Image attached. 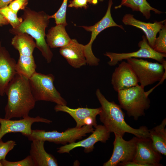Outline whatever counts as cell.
<instances>
[{
    "label": "cell",
    "instance_id": "cell-23",
    "mask_svg": "<svg viewBox=\"0 0 166 166\" xmlns=\"http://www.w3.org/2000/svg\"><path fill=\"white\" fill-rule=\"evenodd\" d=\"M122 6L131 8L133 11H140L147 19L150 17L151 10L156 14L163 13L152 7L146 0H122L121 4L115 8H119Z\"/></svg>",
    "mask_w": 166,
    "mask_h": 166
},
{
    "label": "cell",
    "instance_id": "cell-7",
    "mask_svg": "<svg viewBox=\"0 0 166 166\" xmlns=\"http://www.w3.org/2000/svg\"><path fill=\"white\" fill-rule=\"evenodd\" d=\"M126 60L135 72L139 83L142 87L144 88L164 79L166 62L159 64L135 58H129Z\"/></svg>",
    "mask_w": 166,
    "mask_h": 166
},
{
    "label": "cell",
    "instance_id": "cell-19",
    "mask_svg": "<svg viewBox=\"0 0 166 166\" xmlns=\"http://www.w3.org/2000/svg\"><path fill=\"white\" fill-rule=\"evenodd\" d=\"M11 44L19 52V61L27 62L34 59L33 53L36 45L31 36L25 33L15 35L12 39Z\"/></svg>",
    "mask_w": 166,
    "mask_h": 166
},
{
    "label": "cell",
    "instance_id": "cell-3",
    "mask_svg": "<svg viewBox=\"0 0 166 166\" xmlns=\"http://www.w3.org/2000/svg\"><path fill=\"white\" fill-rule=\"evenodd\" d=\"M95 94L101 106L99 114L100 121L110 133L117 134L122 137L125 133L138 138L149 137V130L146 127L141 126L136 129L128 125L124 120V114L120 106L114 101H108L99 89H97Z\"/></svg>",
    "mask_w": 166,
    "mask_h": 166
},
{
    "label": "cell",
    "instance_id": "cell-15",
    "mask_svg": "<svg viewBox=\"0 0 166 166\" xmlns=\"http://www.w3.org/2000/svg\"><path fill=\"white\" fill-rule=\"evenodd\" d=\"M111 82L114 90L117 92L137 85L139 83L132 67L124 61L116 68L112 75Z\"/></svg>",
    "mask_w": 166,
    "mask_h": 166
},
{
    "label": "cell",
    "instance_id": "cell-24",
    "mask_svg": "<svg viewBox=\"0 0 166 166\" xmlns=\"http://www.w3.org/2000/svg\"><path fill=\"white\" fill-rule=\"evenodd\" d=\"M0 14L7 19L12 28L17 27L23 21L22 18L18 17L17 14L14 12L8 6L0 9Z\"/></svg>",
    "mask_w": 166,
    "mask_h": 166
},
{
    "label": "cell",
    "instance_id": "cell-10",
    "mask_svg": "<svg viewBox=\"0 0 166 166\" xmlns=\"http://www.w3.org/2000/svg\"><path fill=\"white\" fill-rule=\"evenodd\" d=\"M113 149L110 159L104 166H117L120 163L132 161L136 150L137 137H133L128 141L124 140L119 135L114 133Z\"/></svg>",
    "mask_w": 166,
    "mask_h": 166
},
{
    "label": "cell",
    "instance_id": "cell-25",
    "mask_svg": "<svg viewBox=\"0 0 166 166\" xmlns=\"http://www.w3.org/2000/svg\"><path fill=\"white\" fill-rule=\"evenodd\" d=\"M159 36L156 38L153 49L160 53H166V24L165 22L163 27L159 31Z\"/></svg>",
    "mask_w": 166,
    "mask_h": 166
},
{
    "label": "cell",
    "instance_id": "cell-2",
    "mask_svg": "<svg viewBox=\"0 0 166 166\" xmlns=\"http://www.w3.org/2000/svg\"><path fill=\"white\" fill-rule=\"evenodd\" d=\"M49 15L43 11L36 12L26 7L21 17L22 23L17 27L9 30L14 35L26 33L35 40L36 48L41 52L47 62L50 63L53 57V53L46 42L45 30L49 25Z\"/></svg>",
    "mask_w": 166,
    "mask_h": 166
},
{
    "label": "cell",
    "instance_id": "cell-14",
    "mask_svg": "<svg viewBox=\"0 0 166 166\" xmlns=\"http://www.w3.org/2000/svg\"><path fill=\"white\" fill-rule=\"evenodd\" d=\"M56 112H63L69 114L76 123V127L80 128L85 125H91L95 127L97 124L96 117L101 111V107L97 108H78L73 109L66 105L57 104L54 108Z\"/></svg>",
    "mask_w": 166,
    "mask_h": 166
},
{
    "label": "cell",
    "instance_id": "cell-33",
    "mask_svg": "<svg viewBox=\"0 0 166 166\" xmlns=\"http://www.w3.org/2000/svg\"><path fill=\"white\" fill-rule=\"evenodd\" d=\"M0 166H2V165L1 163L0 160Z\"/></svg>",
    "mask_w": 166,
    "mask_h": 166
},
{
    "label": "cell",
    "instance_id": "cell-9",
    "mask_svg": "<svg viewBox=\"0 0 166 166\" xmlns=\"http://www.w3.org/2000/svg\"><path fill=\"white\" fill-rule=\"evenodd\" d=\"M142 40L138 43L139 49L135 52L129 53H117L106 52L104 54L108 57L110 60L108 64L111 66H114L123 60L131 58H148L155 60L161 64L166 62L164 58L166 53H160L155 51L149 45L146 37L143 35Z\"/></svg>",
    "mask_w": 166,
    "mask_h": 166
},
{
    "label": "cell",
    "instance_id": "cell-5",
    "mask_svg": "<svg viewBox=\"0 0 166 166\" xmlns=\"http://www.w3.org/2000/svg\"><path fill=\"white\" fill-rule=\"evenodd\" d=\"M52 74H45L36 71L29 78L30 89L36 101H45L67 105L66 101L55 87Z\"/></svg>",
    "mask_w": 166,
    "mask_h": 166
},
{
    "label": "cell",
    "instance_id": "cell-29",
    "mask_svg": "<svg viewBox=\"0 0 166 166\" xmlns=\"http://www.w3.org/2000/svg\"><path fill=\"white\" fill-rule=\"evenodd\" d=\"M87 0H73L70 2L68 7L76 8L84 7L86 9L87 7Z\"/></svg>",
    "mask_w": 166,
    "mask_h": 166
},
{
    "label": "cell",
    "instance_id": "cell-31",
    "mask_svg": "<svg viewBox=\"0 0 166 166\" xmlns=\"http://www.w3.org/2000/svg\"><path fill=\"white\" fill-rule=\"evenodd\" d=\"M9 24L7 19L2 14H0V27Z\"/></svg>",
    "mask_w": 166,
    "mask_h": 166
},
{
    "label": "cell",
    "instance_id": "cell-6",
    "mask_svg": "<svg viewBox=\"0 0 166 166\" xmlns=\"http://www.w3.org/2000/svg\"><path fill=\"white\" fill-rule=\"evenodd\" d=\"M93 127L90 125H84L80 128L75 127L68 128L62 132L56 130L46 131L43 130H32L31 133L26 137L31 141L40 140L65 145L67 143L70 144L81 140L87 134L92 133L94 130Z\"/></svg>",
    "mask_w": 166,
    "mask_h": 166
},
{
    "label": "cell",
    "instance_id": "cell-27",
    "mask_svg": "<svg viewBox=\"0 0 166 166\" xmlns=\"http://www.w3.org/2000/svg\"><path fill=\"white\" fill-rule=\"evenodd\" d=\"M2 166H34L33 161L30 155L24 159L17 161H10L6 159L2 160Z\"/></svg>",
    "mask_w": 166,
    "mask_h": 166
},
{
    "label": "cell",
    "instance_id": "cell-18",
    "mask_svg": "<svg viewBox=\"0 0 166 166\" xmlns=\"http://www.w3.org/2000/svg\"><path fill=\"white\" fill-rule=\"evenodd\" d=\"M123 22L125 25H130L141 29L144 33L149 45L153 49L156 35L163 27L166 20L153 23H146L135 18L133 15L126 14L123 17Z\"/></svg>",
    "mask_w": 166,
    "mask_h": 166
},
{
    "label": "cell",
    "instance_id": "cell-8",
    "mask_svg": "<svg viewBox=\"0 0 166 166\" xmlns=\"http://www.w3.org/2000/svg\"><path fill=\"white\" fill-rule=\"evenodd\" d=\"M113 4L112 0H109L106 12L104 17L99 21L92 26H82L86 31L91 32V39L88 44L84 45L85 52L87 64L90 66H97L100 59L93 54L92 49V44L97 35L105 29L111 27H118L124 30L122 25L117 24L113 20L111 14V9Z\"/></svg>",
    "mask_w": 166,
    "mask_h": 166
},
{
    "label": "cell",
    "instance_id": "cell-13",
    "mask_svg": "<svg viewBox=\"0 0 166 166\" xmlns=\"http://www.w3.org/2000/svg\"><path fill=\"white\" fill-rule=\"evenodd\" d=\"M92 134L87 138L78 142H74L63 145L57 148L59 153H69L74 148L81 147L84 148L85 153L92 152L94 148V145L99 141L105 143L110 137V132L104 125H97Z\"/></svg>",
    "mask_w": 166,
    "mask_h": 166
},
{
    "label": "cell",
    "instance_id": "cell-20",
    "mask_svg": "<svg viewBox=\"0 0 166 166\" xmlns=\"http://www.w3.org/2000/svg\"><path fill=\"white\" fill-rule=\"evenodd\" d=\"M45 142L40 140L32 141L29 155L33 161L34 166H58L56 159L45 150Z\"/></svg>",
    "mask_w": 166,
    "mask_h": 166
},
{
    "label": "cell",
    "instance_id": "cell-30",
    "mask_svg": "<svg viewBox=\"0 0 166 166\" xmlns=\"http://www.w3.org/2000/svg\"><path fill=\"white\" fill-rule=\"evenodd\" d=\"M13 0H0V9L6 7Z\"/></svg>",
    "mask_w": 166,
    "mask_h": 166
},
{
    "label": "cell",
    "instance_id": "cell-34",
    "mask_svg": "<svg viewBox=\"0 0 166 166\" xmlns=\"http://www.w3.org/2000/svg\"><path fill=\"white\" fill-rule=\"evenodd\" d=\"M98 0L100 2H102L104 1V0Z\"/></svg>",
    "mask_w": 166,
    "mask_h": 166
},
{
    "label": "cell",
    "instance_id": "cell-21",
    "mask_svg": "<svg viewBox=\"0 0 166 166\" xmlns=\"http://www.w3.org/2000/svg\"><path fill=\"white\" fill-rule=\"evenodd\" d=\"M63 24L52 27L46 34V42L51 48L62 47L69 44L71 41Z\"/></svg>",
    "mask_w": 166,
    "mask_h": 166
},
{
    "label": "cell",
    "instance_id": "cell-12",
    "mask_svg": "<svg viewBox=\"0 0 166 166\" xmlns=\"http://www.w3.org/2000/svg\"><path fill=\"white\" fill-rule=\"evenodd\" d=\"M161 154L154 148L149 137H137L136 150L132 161L142 166H160Z\"/></svg>",
    "mask_w": 166,
    "mask_h": 166
},
{
    "label": "cell",
    "instance_id": "cell-4",
    "mask_svg": "<svg viewBox=\"0 0 166 166\" xmlns=\"http://www.w3.org/2000/svg\"><path fill=\"white\" fill-rule=\"evenodd\" d=\"M118 99L121 108L126 111L129 117L135 121L144 116V111L150 107L149 93L145 92L144 88L139 84L118 92Z\"/></svg>",
    "mask_w": 166,
    "mask_h": 166
},
{
    "label": "cell",
    "instance_id": "cell-26",
    "mask_svg": "<svg viewBox=\"0 0 166 166\" xmlns=\"http://www.w3.org/2000/svg\"><path fill=\"white\" fill-rule=\"evenodd\" d=\"M16 145V142L13 140L3 142L0 140V160L5 159L8 153L12 150Z\"/></svg>",
    "mask_w": 166,
    "mask_h": 166
},
{
    "label": "cell",
    "instance_id": "cell-28",
    "mask_svg": "<svg viewBox=\"0 0 166 166\" xmlns=\"http://www.w3.org/2000/svg\"><path fill=\"white\" fill-rule=\"evenodd\" d=\"M29 0H14L8 5L9 7L16 14L20 10H24L26 7Z\"/></svg>",
    "mask_w": 166,
    "mask_h": 166
},
{
    "label": "cell",
    "instance_id": "cell-22",
    "mask_svg": "<svg viewBox=\"0 0 166 166\" xmlns=\"http://www.w3.org/2000/svg\"><path fill=\"white\" fill-rule=\"evenodd\" d=\"M166 118L159 125L149 130V137L155 149L161 155H166Z\"/></svg>",
    "mask_w": 166,
    "mask_h": 166
},
{
    "label": "cell",
    "instance_id": "cell-1",
    "mask_svg": "<svg viewBox=\"0 0 166 166\" xmlns=\"http://www.w3.org/2000/svg\"><path fill=\"white\" fill-rule=\"evenodd\" d=\"M5 93L7 102L5 108V118H23L29 116L36 101L28 78L17 72L8 85Z\"/></svg>",
    "mask_w": 166,
    "mask_h": 166
},
{
    "label": "cell",
    "instance_id": "cell-32",
    "mask_svg": "<svg viewBox=\"0 0 166 166\" xmlns=\"http://www.w3.org/2000/svg\"><path fill=\"white\" fill-rule=\"evenodd\" d=\"M87 2L90 3H92L93 4L96 3L97 2L94 0H87Z\"/></svg>",
    "mask_w": 166,
    "mask_h": 166
},
{
    "label": "cell",
    "instance_id": "cell-11",
    "mask_svg": "<svg viewBox=\"0 0 166 166\" xmlns=\"http://www.w3.org/2000/svg\"><path fill=\"white\" fill-rule=\"evenodd\" d=\"M39 122L50 124L52 121L39 116L34 117L28 116L22 119L15 120L0 117V140L6 134L12 132L21 133L27 136L31 133L32 124Z\"/></svg>",
    "mask_w": 166,
    "mask_h": 166
},
{
    "label": "cell",
    "instance_id": "cell-17",
    "mask_svg": "<svg viewBox=\"0 0 166 166\" xmlns=\"http://www.w3.org/2000/svg\"><path fill=\"white\" fill-rule=\"evenodd\" d=\"M59 52L72 67L79 68L87 64L84 45L75 39H71L70 43L60 48Z\"/></svg>",
    "mask_w": 166,
    "mask_h": 166
},
{
    "label": "cell",
    "instance_id": "cell-16",
    "mask_svg": "<svg viewBox=\"0 0 166 166\" xmlns=\"http://www.w3.org/2000/svg\"><path fill=\"white\" fill-rule=\"evenodd\" d=\"M16 62L9 51L2 46L0 42V95L5 94V90L9 82L17 73Z\"/></svg>",
    "mask_w": 166,
    "mask_h": 166
}]
</instances>
